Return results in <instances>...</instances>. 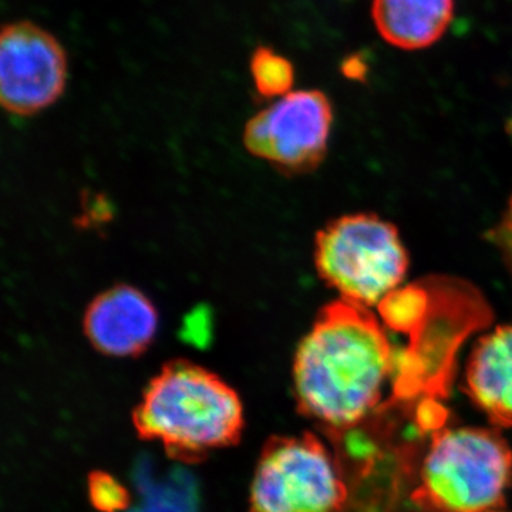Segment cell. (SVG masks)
<instances>
[{"label":"cell","instance_id":"obj_13","mask_svg":"<svg viewBox=\"0 0 512 512\" xmlns=\"http://www.w3.org/2000/svg\"><path fill=\"white\" fill-rule=\"evenodd\" d=\"M498 242H500L501 251L510 266L512 272V198L508 210L505 212L503 221H501L500 228H498L497 235Z\"/></svg>","mask_w":512,"mask_h":512},{"label":"cell","instance_id":"obj_14","mask_svg":"<svg viewBox=\"0 0 512 512\" xmlns=\"http://www.w3.org/2000/svg\"><path fill=\"white\" fill-rule=\"evenodd\" d=\"M365 62L359 56H352L343 63V73L349 77L362 76L365 73Z\"/></svg>","mask_w":512,"mask_h":512},{"label":"cell","instance_id":"obj_5","mask_svg":"<svg viewBox=\"0 0 512 512\" xmlns=\"http://www.w3.org/2000/svg\"><path fill=\"white\" fill-rule=\"evenodd\" d=\"M345 500L338 464L315 436L266 441L252 480L249 512H338Z\"/></svg>","mask_w":512,"mask_h":512},{"label":"cell","instance_id":"obj_1","mask_svg":"<svg viewBox=\"0 0 512 512\" xmlns=\"http://www.w3.org/2000/svg\"><path fill=\"white\" fill-rule=\"evenodd\" d=\"M390 367L392 346L375 315L343 299L330 303L296 349L299 412L329 429H349L382 400Z\"/></svg>","mask_w":512,"mask_h":512},{"label":"cell","instance_id":"obj_15","mask_svg":"<svg viewBox=\"0 0 512 512\" xmlns=\"http://www.w3.org/2000/svg\"><path fill=\"white\" fill-rule=\"evenodd\" d=\"M490 512H501V511L493 510V511H490Z\"/></svg>","mask_w":512,"mask_h":512},{"label":"cell","instance_id":"obj_2","mask_svg":"<svg viewBox=\"0 0 512 512\" xmlns=\"http://www.w3.org/2000/svg\"><path fill=\"white\" fill-rule=\"evenodd\" d=\"M133 421L141 439L160 441L168 456L197 463L211 451L238 443L244 409L220 376L180 359L151 379Z\"/></svg>","mask_w":512,"mask_h":512},{"label":"cell","instance_id":"obj_10","mask_svg":"<svg viewBox=\"0 0 512 512\" xmlns=\"http://www.w3.org/2000/svg\"><path fill=\"white\" fill-rule=\"evenodd\" d=\"M372 15L380 36L390 45L426 49L446 33L454 0H373Z\"/></svg>","mask_w":512,"mask_h":512},{"label":"cell","instance_id":"obj_9","mask_svg":"<svg viewBox=\"0 0 512 512\" xmlns=\"http://www.w3.org/2000/svg\"><path fill=\"white\" fill-rule=\"evenodd\" d=\"M466 387L481 412L512 429V325L478 340L468 357Z\"/></svg>","mask_w":512,"mask_h":512},{"label":"cell","instance_id":"obj_4","mask_svg":"<svg viewBox=\"0 0 512 512\" xmlns=\"http://www.w3.org/2000/svg\"><path fill=\"white\" fill-rule=\"evenodd\" d=\"M315 265L343 301L369 308L406 276L409 258L394 225L376 215H346L316 238Z\"/></svg>","mask_w":512,"mask_h":512},{"label":"cell","instance_id":"obj_7","mask_svg":"<svg viewBox=\"0 0 512 512\" xmlns=\"http://www.w3.org/2000/svg\"><path fill=\"white\" fill-rule=\"evenodd\" d=\"M67 57L52 33L35 23H9L0 35V101L15 116H32L59 100Z\"/></svg>","mask_w":512,"mask_h":512},{"label":"cell","instance_id":"obj_3","mask_svg":"<svg viewBox=\"0 0 512 512\" xmlns=\"http://www.w3.org/2000/svg\"><path fill=\"white\" fill-rule=\"evenodd\" d=\"M512 480V453L493 430L440 431L421 467V501L436 512H490Z\"/></svg>","mask_w":512,"mask_h":512},{"label":"cell","instance_id":"obj_8","mask_svg":"<svg viewBox=\"0 0 512 512\" xmlns=\"http://www.w3.org/2000/svg\"><path fill=\"white\" fill-rule=\"evenodd\" d=\"M83 330L103 355L137 356L156 338L158 312L146 293L117 285L93 299L84 312Z\"/></svg>","mask_w":512,"mask_h":512},{"label":"cell","instance_id":"obj_12","mask_svg":"<svg viewBox=\"0 0 512 512\" xmlns=\"http://www.w3.org/2000/svg\"><path fill=\"white\" fill-rule=\"evenodd\" d=\"M89 497L90 503L100 512L126 511L131 501L126 488L104 471L90 474Z\"/></svg>","mask_w":512,"mask_h":512},{"label":"cell","instance_id":"obj_6","mask_svg":"<svg viewBox=\"0 0 512 512\" xmlns=\"http://www.w3.org/2000/svg\"><path fill=\"white\" fill-rule=\"evenodd\" d=\"M333 111L319 90L279 97L248 121L244 144L252 156L282 171L302 173L318 167L328 150Z\"/></svg>","mask_w":512,"mask_h":512},{"label":"cell","instance_id":"obj_11","mask_svg":"<svg viewBox=\"0 0 512 512\" xmlns=\"http://www.w3.org/2000/svg\"><path fill=\"white\" fill-rule=\"evenodd\" d=\"M251 74L256 92L264 99H279L291 93L295 80L292 63L266 46L256 47L252 53Z\"/></svg>","mask_w":512,"mask_h":512}]
</instances>
